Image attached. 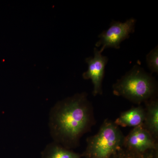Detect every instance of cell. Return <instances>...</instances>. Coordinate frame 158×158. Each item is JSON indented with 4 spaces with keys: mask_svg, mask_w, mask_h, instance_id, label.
<instances>
[{
    "mask_svg": "<svg viewBox=\"0 0 158 158\" xmlns=\"http://www.w3.org/2000/svg\"><path fill=\"white\" fill-rule=\"evenodd\" d=\"M95 123L93 105L86 92L57 102L50 112L51 137L54 142L68 149L79 147L81 138Z\"/></svg>",
    "mask_w": 158,
    "mask_h": 158,
    "instance_id": "6da1fadb",
    "label": "cell"
},
{
    "mask_svg": "<svg viewBox=\"0 0 158 158\" xmlns=\"http://www.w3.org/2000/svg\"><path fill=\"white\" fill-rule=\"evenodd\" d=\"M113 93L139 105L156 98L157 83L155 79L138 65L117 80L113 85Z\"/></svg>",
    "mask_w": 158,
    "mask_h": 158,
    "instance_id": "7a4b0ae2",
    "label": "cell"
},
{
    "mask_svg": "<svg viewBox=\"0 0 158 158\" xmlns=\"http://www.w3.org/2000/svg\"><path fill=\"white\" fill-rule=\"evenodd\" d=\"M124 138L119 127L106 118L98 133L87 138L86 149L81 156L85 158H111L123 147Z\"/></svg>",
    "mask_w": 158,
    "mask_h": 158,
    "instance_id": "3957f363",
    "label": "cell"
},
{
    "mask_svg": "<svg viewBox=\"0 0 158 158\" xmlns=\"http://www.w3.org/2000/svg\"><path fill=\"white\" fill-rule=\"evenodd\" d=\"M135 23L136 20L134 18L130 19L124 23L113 21L109 29L99 35L100 39L95 46L96 47H101L100 51L102 52L109 48H119L121 43L134 33Z\"/></svg>",
    "mask_w": 158,
    "mask_h": 158,
    "instance_id": "277c9868",
    "label": "cell"
},
{
    "mask_svg": "<svg viewBox=\"0 0 158 158\" xmlns=\"http://www.w3.org/2000/svg\"><path fill=\"white\" fill-rule=\"evenodd\" d=\"M100 51L95 48L94 56L86 58L88 69L83 74V78L91 80L93 85L92 94L94 96L102 94V81L104 77L105 67L107 63V57L102 55Z\"/></svg>",
    "mask_w": 158,
    "mask_h": 158,
    "instance_id": "5b68a950",
    "label": "cell"
},
{
    "mask_svg": "<svg viewBox=\"0 0 158 158\" xmlns=\"http://www.w3.org/2000/svg\"><path fill=\"white\" fill-rule=\"evenodd\" d=\"M123 147L134 152L144 153L158 149V141L141 125L134 127L125 136Z\"/></svg>",
    "mask_w": 158,
    "mask_h": 158,
    "instance_id": "8992f818",
    "label": "cell"
},
{
    "mask_svg": "<svg viewBox=\"0 0 158 158\" xmlns=\"http://www.w3.org/2000/svg\"><path fill=\"white\" fill-rule=\"evenodd\" d=\"M144 117V108L139 105L122 112L114 123L118 127H135L143 124Z\"/></svg>",
    "mask_w": 158,
    "mask_h": 158,
    "instance_id": "52a82bcc",
    "label": "cell"
},
{
    "mask_svg": "<svg viewBox=\"0 0 158 158\" xmlns=\"http://www.w3.org/2000/svg\"><path fill=\"white\" fill-rule=\"evenodd\" d=\"M145 117L143 126L156 141H158V100L152 99L144 102Z\"/></svg>",
    "mask_w": 158,
    "mask_h": 158,
    "instance_id": "ba28073f",
    "label": "cell"
},
{
    "mask_svg": "<svg viewBox=\"0 0 158 158\" xmlns=\"http://www.w3.org/2000/svg\"><path fill=\"white\" fill-rule=\"evenodd\" d=\"M41 158H81V154L74 152L53 141L46 146L41 153Z\"/></svg>",
    "mask_w": 158,
    "mask_h": 158,
    "instance_id": "9c48e42d",
    "label": "cell"
},
{
    "mask_svg": "<svg viewBox=\"0 0 158 158\" xmlns=\"http://www.w3.org/2000/svg\"><path fill=\"white\" fill-rule=\"evenodd\" d=\"M111 158H158V149L151 150L144 153H138L122 147Z\"/></svg>",
    "mask_w": 158,
    "mask_h": 158,
    "instance_id": "30bf717a",
    "label": "cell"
},
{
    "mask_svg": "<svg viewBox=\"0 0 158 158\" xmlns=\"http://www.w3.org/2000/svg\"><path fill=\"white\" fill-rule=\"evenodd\" d=\"M158 48L157 46L146 56V62L152 73H158Z\"/></svg>",
    "mask_w": 158,
    "mask_h": 158,
    "instance_id": "8fae6325",
    "label": "cell"
}]
</instances>
